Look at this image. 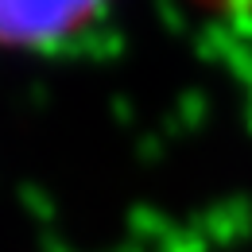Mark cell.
Here are the masks:
<instances>
[{
  "label": "cell",
  "instance_id": "1",
  "mask_svg": "<svg viewBox=\"0 0 252 252\" xmlns=\"http://www.w3.org/2000/svg\"><path fill=\"white\" fill-rule=\"evenodd\" d=\"M97 0H0L4 43H43L86 20Z\"/></svg>",
  "mask_w": 252,
  "mask_h": 252
}]
</instances>
